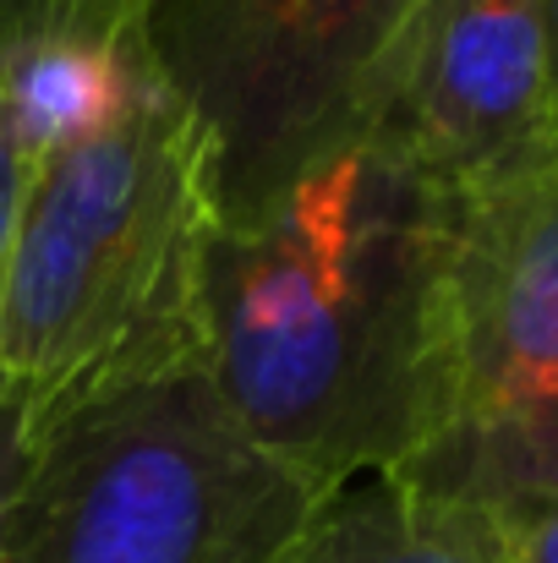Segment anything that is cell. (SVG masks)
<instances>
[{
    "instance_id": "5b68a950",
    "label": "cell",
    "mask_w": 558,
    "mask_h": 563,
    "mask_svg": "<svg viewBox=\"0 0 558 563\" xmlns=\"http://www.w3.org/2000/svg\"><path fill=\"white\" fill-rule=\"evenodd\" d=\"M416 0H160L149 60L214 148L219 224L362 137Z\"/></svg>"
},
{
    "instance_id": "9c48e42d",
    "label": "cell",
    "mask_w": 558,
    "mask_h": 563,
    "mask_svg": "<svg viewBox=\"0 0 558 563\" xmlns=\"http://www.w3.org/2000/svg\"><path fill=\"white\" fill-rule=\"evenodd\" d=\"M154 0H0V71L50 38H99L138 49L149 38Z\"/></svg>"
},
{
    "instance_id": "7c38bea8",
    "label": "cell",
    "mask_w": 558,
    "mask_h": 563,
    "mask_svg": "<svg viewBox=\"0 0 558 563\" xmlns=\"http://www.w3.org/2000/svg\"><path fill=\"white\" fill-rule=\"evenodd\" d=\"M17 191H22V159H17V143L0 115V263H6V241H11V219H17Z\"/></svg>"
},
{
    "instance_id": "8fae6325",
    "label": "cell",
    "mask_w": 558,
    "mask_h": 563,
    "mask_svg": "<svg viewBox=\"0 0 558 563\" xmlns=\"http://www.w3.org/2000/svg\"><path fill=\"white\" fill-rule=\"evenodd\" d=\"M504 563H558V504L504 520Z\"/></svg>"
},
{
    "instance_id": "52a82bcc",
    "label": "cell",
    "mask_w": 558,
    "mask_h": 563,
    "mask_svg": "<svg viewBox=\"0 0 558 563\" xmlns=\"http://www.w3.org/2000/svg\"><path fill=\"white\" fill-rule=\"evenodd\" d=\"M149 66V38L138 49L99 38H50L22 49L0 71V115L17 159L39 165L105 137L138 104Z\"/></svg>"
},
{
    "instance_id": "5bb4252c",
    "label": "cell",
    "mask_w": 558,
    "mask_h": 563,
    "mask_svg": "<svg viewBox=\"0 0 558 563\" xmlns=\"http://www.w3.org/2000/svg\"><path fill=\"white\" fill-rule=\"evenodd\" d=\"M154 5H160V0H154Z\"/></svg>"
},
{
    "instance_id": "277c9868",
    "label": "cell",
    "mask_w": 558,
    "mask_h": 563,
    "mask_svg": "<svg viewBox=\"0 0 558 563\" xmlns=\"http://www.w3.org/2000/svg\"><path fill=\"white\" fill-rule=\"evenodd\" d=\"M389 482L499 526L558 504V154L460 202L438 427Z\"/></svg>"
},
{
    "instance_id": "3957f363",
    "label": "cell",
    "mask_w": 558,
    "mask_h": 563,
    "mask_svg": "<svg viewBox=\"0 0 558 563\" xmlns=\"http://www.w3.org/2000/svg\"><path fill=\"white\" fill-rule=\"evenodd\" d=\"M335 498L225 410L203 356H182L28 427L0 563H285Z\"/></svg>"
},
{
    "instance_id": "6da1fadb",
    "label": "cell",
    "mask_w": 558,
    "mask_h": 563,
    "mask_svg": "<svg viewBox=\"0 0 558 563\" xmlns=\"http://www.w3.org/2000/svg\"><path fill=\"white\" fill-rule=\"evenodd\" d=\"M460 202L351 137L203 263V373L285 465L346 493L400 476L444 405V279Z\"/></svg>"
},
{
    "instance_id": "7a4b0ae2",
    "label": "cell",
    "mask_w": 558,
    "mask_h": 563,
    "mask_svg": "<svg viewBox=\"0 0 558 563\" xmlns=\"http://www.w3.org/2000/svg\"><path fill=\"white\" fill-rule=\"evenodd\" d=\"M214 230V148L154 66L105 137L22 165L0 263V383L22 394L28 427L99 383L203 356Z\"/></svg>"
},
{
    "instance_id": "30bf717a",
    "label": "cell",
    "mask_w": 558,
    "mask_h": 563,
    "mask_svg": "<svg viewBox=\"0 0 558 563\" xmlns=\"http://www.w3.org/2000/svg\"><path fill=\"white\" fill-rule=\"evenodd\" d=\"M22 471H28V405L11 383H0V537H6V515H11Z\"/></svg>"
},
{
    "instance_id": "8992f818",
    "label": "cell",
    "mask_w": 558,
    "mask_h": 563,
    "mask_svg": "<svg viewBox=\"0 0 558 563\" xmlns=\"http://www.w3.org/2000/svg\"><path fill=\"white\" fill-rule=\"evenodd\" d=\"M362 137L455 202L558 154L548 0H416Z\"/></svg>"
},
{
    "instance_id": "4fadbf2b",
    "label": "cell",
    "mask_w": 558,
    "mask_h": 563,
    "mask_svg": "<svg viewBox=\"0 0 558 563\" xmlns=\"http://www.w3.org/2000/svg\"><path fill=\"white\" fill-rule=\"evenodd\" d=\"M548 71H554V126H558V0H548Z\"/></svg>"
},
{
    "instance_id": "ba28073f",
    "label": "cell",
    "mask_w": 558,
    "mask_h": 563,
    "mask_svg": "<svg viewBox=\"0 0 558 563\" xmlns=\"http://www.w3.org/2000/svg\"><path fill=\"white\" fill-rule=\"evenodd\" d=\"M285 563H504V526L394 482L346 487Z\"/></svg>"
}]
</instances>
